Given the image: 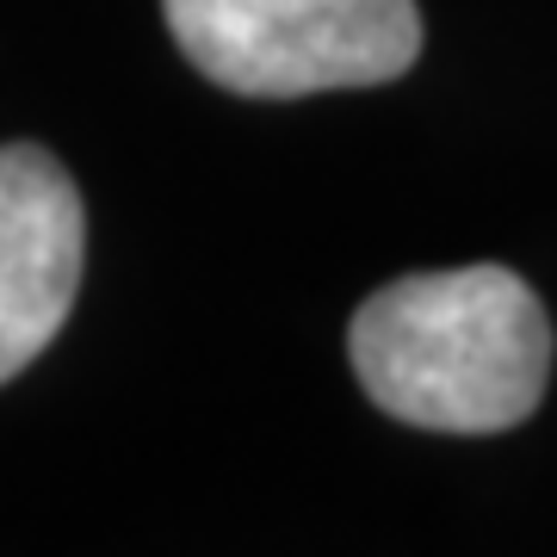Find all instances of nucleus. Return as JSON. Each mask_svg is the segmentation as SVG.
Segmentation results:
<instances>
[{"mask_svg": "<svg viewBox=\"0 0 557 557\" xmlns=\"http://www.w3.org/2000/svg\"><path fill=\"white\" fill-rule=\"evenodd\" d=\"M180 57L242 100H310L416 69V0H161Z\"/></svg>", "mask_w": 557, "mask_h": 557, "instance_id": "nucleus-2", "label": "nucleus"}, {"mask_svg": "<svg viewBox=\"0 0 557 557\" xmlns=\"http://www.w3.org/2000/svg\"><path fill=\"white\" fill-rule=\"evenodd\" d=\"M87 267V211L38 143L0 149V384L62 335Z\"/></svg>", "mask_w": 557, "mask_h": 557, "instance_id": "nucleus-3", "label": "nucleus"}, {"mask_svg": "<svg viewBox=\"0 0 557 557\" xmlns=\"http://www.w3.org/2000/svg\"><path fill=\"white\" fill-rule=\"evenodd\" d=\"M366 397L428 434H502L545 403L552 317L508 267H453L379 285L347 329Z\"/></svg>", "mask_w": 557, "mask_h": 557, "instance_id": "nucleus-1", "label": "nucleus"}]
</instances>
